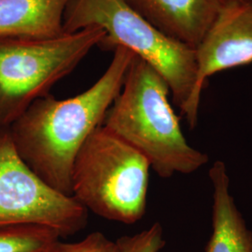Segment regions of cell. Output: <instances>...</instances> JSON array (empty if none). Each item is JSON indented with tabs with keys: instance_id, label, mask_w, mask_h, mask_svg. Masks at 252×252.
<instances>
[{
	"instance_id": "obj_2",
	"label": "cell",
	"mask_w": 252,
	"mask_h": 252,
	"mask_svg": "<svg viewBox=\"0 0 252 252\" xmlns=\"http://www.w3.org/2000/svg\"><path fill=\"white\" fill-rule=\"evenodd\" d=\"M169 95L162 76L135 55L102 124L145 156L151 168L164 179L192 174L208 162L207 154L185 138Z\"/></svg>"
},
{
	"instance_id": "obj_8",
	"label": "cell",
	"mask_w": 252,
	"mask_h": 252,
	"mask_svg": "<svg viewBox=\"0 0 252 252\" xmlns=\"http://www.w3.org/2000/svg\"><path fill=\"white\" fill-rule=\"evenodd\" d=\"M166 36L196 50L215 22L220 0H124Z\"/></svg>"
},
{
	"instance_id": "obj_12",
	"label": "cell",
	"mask_w": 252,
	"mask_h": 252,
	"mask_svg": "<svg viewBox=\"0 0 252 252\" xmlns=\"http://www.w3.org/2000/svg\"><path fill=\"white\" fill-rule=\"evenodd\" d=\"M116 243L118 252H160L165 240L162 225L156 222L138 234L120 237Z\"/></svg>"
},
{
	"instance_id": "obj_13",
	"label": "cell",
	"mask_w": 252,
	"mask_h": 252,
	"mask_svg": "<svg viewBox=\"0 0 252 252\" xmlns=\"http://www.w3.org/2000/svg\"><path fill=\"white\" fill-rule=\"evenodd\" d=\"M50 252H118V247L116 241L100 232H94L79 242L64 243L60 240Z\"/></svg>"
},
{
	"instance_id": "obj_5",
	"label": "cell",
	"mask_w": 252,
	"mask_h": 252,
	"mask_svg": "<svg viewBox=\"0 0 252 252\" xmlns=\"http://www.w3.org/2000/svg\"><path fill=\"white\" fill-rule=\"evenodd\" d=\"M104 37L98 27L52 37L0 36V128L50 94Z\"/></svg>"
},
{
	"instance_id": "obj_4",
	"label": "cell",
	"mask_w": 252,
	"mask_h": 252,
	"mask_svg": "<svg viewBox=\"0 0 252 252\" xmlns=\"http://www.w3.org/2000/svg\"><path fill=\"white\" fill-rule=\"evenodd\" d=\"M150 169L145 156L101 126L75 158L71 195L97 216L134 224L146 213Z\"/></svg>"
},
{
	"instance_id": "obj_10",
	"label": "cell",
	"mask_w": 252,
	"mask_h": 252,
	"mask_svg": "<svg viewBox=\"0 0 252 252\" xmlns=\"http://www.w3.org/2000/svg\"><path fill=\"white\" fill-rule=\"evenodd\" d=\"M70 0H0V36L52 37L64 33Z\"/></svg>"
},
{
	"instance_id": "obj_1",
	"label": "cell",
	"mask_w": 252,
	"mask_h": 252,
	"mask_svg": "<svg viewBox=\"0 0 252 252\" xmlns=\"http://www.w3.org/2000/svg\"><path fill=\"white\" fill-rule=\"evenodd\" d=\"M134 57L126 48L116 47L106 71L90 88L66 99L48 94L36 100L7 127L20 157L52 188L71 195L75 158L102 126Z\"/></svg>"
},
{
	"instance_id": "obj_6",
	"label": "cell",
	"mask_w": 252,
	"mask_h": 252,
	"mask_svg": "<svg viewBox=\"0 0 252 252\" xmlns=\"http://www.w3.org/2000/svg\"><path fill=\"white\" fill-rule=\"evenodd\" d=\"M88 210L41 180L20 157L8 128H0V224H37L61 237L77 234Z\"/></svg>"
},
{
	"instance_id": "obj_9",
	"label": "cell",
	"mask_w": 252,
	"mask_h": 252,
	"mask_svg": "<svg viewBox=\"0 0 252 252\" xmlns=\"http://www.w3.org/2000/svg\"><path fill=\"white\" fill-rule=\"evenodd\" d=\"M213 186L212 234L206 252H252V232L230 192L225 163L217 161L209 169Z\"/></svg>"
},
{
	"instance_id": "obj_11",
	"label": "cell",
	"mask_w": 252,
	"mask_h": 252,
	"mask_svg": "<svg viewBox=\"0 0 252 252\" xmlns=\"http://www.w3.org/2000/svg\"><path fill=\"white\" fill-rule=\"evenodd\" d=\"M61 238L47 226L0 224V252H49Z\"/></svg>"
},
{
	"instance_id": "obj_3",
	"label": "cell",
	"mask_w": 252,
	"mask_h": 252,
	"mask_svg": "<svg viewBox=\"0 0 252 252\" xmlns=\"http://www.w3.org/2000/svg\"><path fill=\"white\" fill-rule=\"evenodd\" d=\"M88 27L105 32L100 46L126 48L149 63L167 83L173 103L190 129L198 122L196 50L164 35L124 0H70L63 15L65 33Z\"/></svg>"
},
{
	"instance_id": "obj_14",
	"label": "cell",
	"mask_w": 252,
	"mask_h": 252,
	"mask_svg": "<svg viewBox=\"0 0 252 252\" xmlns=\"http://www.w3.org/2000/svg\"><path fill=\"white\" fill-rule=\"evenodd\" d=\"M222 6L234 4V3H252V0H220Z\"/></svg>"
},
{
	"instance_id": "obj_7",
	"label": "cell",
	"mask_w": 252,
	"mask_h": 252,
	"mask_svg": "<svg viewBox=\"0 0 252 252\" xmlns=\"http://www.w3.org/2000/svg\"><path fill=\"white\" fill-rule=\"evenodd\" d=\"M197 93L212 75L252 63V3L223 6L198 47Z\"/></svg>"
},
{
	"instance_id": "obj_15",
	"label": "cell",
	"mask_w": 252,
	"mask_h": 252,
	"mask_svg": "<svg viewBox=\"0 0 252 252\" xmlns=\"http://www.w3.org/2000/svg\"><path fill=\"white\" fill-rule=\"evenodd\" d=\"M50 252H51V251H50Z\"/></svg>"
}]
</instances>
